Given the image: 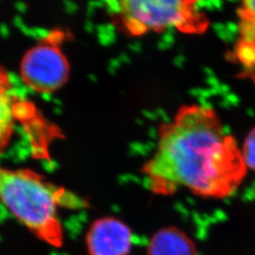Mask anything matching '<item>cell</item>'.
Segmentation results:
<instances>
[{
	"mask_svg": "<svg viewBox=\"0 0 255 255\" xmlns=\"http://www.w3.org/2000/svg\"><path fill=\"white\" fill-rule=\"evenodd\" d=\"M142 171L156 194L187 189L197 196L221 199L237 191L247 165L217 113L191 104L182 106L160 127L154 154Z\"/></svg>",
	"mask_w": 255,
	"mask_h": 255,
	"instance_id": "obj_1",
	"label": "cell"
},
{
	"mask_svg": "<svg viewBox=\"0 0 255 255\" xmlns=\"http://www.w3.org/2000/svg\"><path fill=\"white\" fill-rule=\"evenodd\" d=\"M0 201L29 233L57 248L64 243L60 209L87 206L86 201L32 170L1 164Z\"/></svg>",
	"mask_w": 255,
	"mask_h": 255,
	"instance_id": "obj_2",
	"label": "cell"
},
{
	"mask_svg": "<svg viewBox=\"0 0 255 255\" xmlns=\"http://www.w3.org/2000/svg\"><path fill=\"white\" fill-rule=\"evenodd\" d=\"M110 16L130 36L176 29L202 34L209 27L207 15L196 1L121 0L105 3Z\"/></svg>",
	"mask_w": 255,
	"mask_h": 255,
	"instance_id": "obj_3",
	"label": "cell"
},
{
	"mask_svg": "<svg viewBox=\"0 0 255 255\" xmlns=\"http://www.w3.org/2000/svg\"><path fill=\"white\" fill-rule=\"evenodd\" d=\"M64 38V31H51L24 56L20 72L33 91L53 93L68 81L70 65L61 48Z\"/></svg>",
	"mask_w": 255,
	"mask_h": 255,
	"instance_id": "obj_4",
	"label": "cell"
},
{
	"mask_svg": "<svg viewBox=\"0 0 255 255\" xmlns=\"http://www.w3.org/2000/svg\"><path fill=\"white\" fill-rule=\"evenodd\" d=\"M86 241L90 255H128L132 246V233L119 219L106 218L93 223Z\"/></svg>",
	"mask_w": 255,
	"mask_h": 255,
	"instance_id": "obj_5",
	"label": "cell"
},
{
	"mask_svg": "<svg viewBox=\"0 0 255 255\" xmlns=\"http://www.w3.org/2000/svg\"><path fill=\"white\" fill-rule=\"evenodd\" d=\"M25 107L19 102L9 74L0 66V153L8 146Z\"/></svg>",
	"mask_w": 255,
	"mask_h": 255,
	"instance_id": "obj_6",
	"label": "cell"
},
{
	"mask_svg": "<svg viewBox=\"0 0 255 255\" xmlns=\"http://www.w3.org/2000/svg\"><path fill=\"white\" fill-rule=\"evenodd\" d=\"M148 255H195L191 241L175 228H166L152 237Z\"/></svg>",
	"mask_w": 255,
	"mask_h": 255,
	"instance_id": "obj_7",
	"label": "cell"
},
{
	"mask_svg": "<svg viewBox=\"0 0 255 255\" xmlns=\"http://www.w3.org/2000/svg\"><path fill=\"white\" fill-rule=\"evenodd\" d=\"M240 31L248 42L255 40V0L245 1L238 9Z\"/></svg>",
	"mask_w": 255,
	"mask_h": 255,
	"instance_id": "obj_8",
	"label": "cell"
},
{
	"mask_svg": "<svg viewBox=\"0 0 255 255\" xmlns=\"http://www.w3.org/2000/svg\"><path fill=\"white\" fill-rule=\"evenodd\" d=\"M243 158L247 168H251L255 171V128H254L247 137L242 150Z\"/></svg>",
	"mask_w": 255,
	"mask_h": 255,
	"instance_id": "obj_9",
	"label": "cell"
}]
</instances>
